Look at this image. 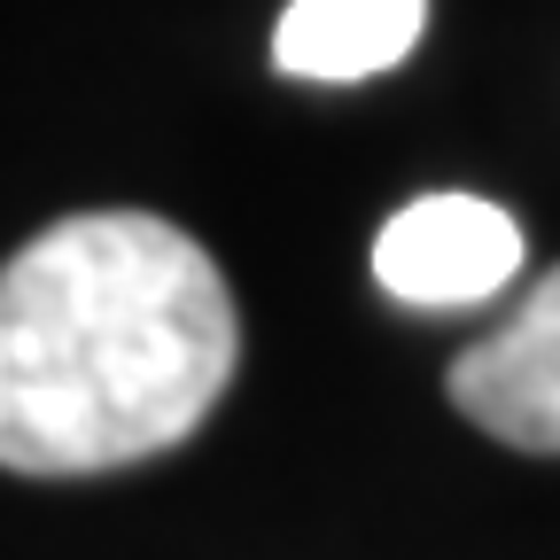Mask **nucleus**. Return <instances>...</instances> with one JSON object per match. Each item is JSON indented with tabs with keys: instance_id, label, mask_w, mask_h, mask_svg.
<instances>
[{
	"instance_id": "obj_3",
	"label": "nucleus",
	"mask_w": 560,
	"mask_h": 560,
	"mask_svg": "<svg viewBox=\"0 0 560 560\" xmlns=\"http://www.w3.org/2000/svg\"><path fill=\"white\" fill-rule=\"evenodd\" d=\"M452 405L514 452H560V265L452 359Z\"/></svg>"
},
{
	"instance_id": "obj_1",
	"label": "nucleus",
	"mask_w": 560,
	"mask_h": 560,
	"mask_svg": "<svg viewBox=\"0 0 560 560\" xmlns=\"http://www.w3.org/2000/svg\"><path fill=\"white\" fill-rule=\"evenodd\" d=\"M219 265L149 210H86L0 265V467L109 475L172 452L234 382Z\"/></svg>"
},
{
	"instance_id": "obj_4",
	"label": "nucleus",
	"mask_w": 560,
	"mask_h": 560,
	"mask_svg": "<svg viewBox=\"0 0 560 560\" xmlns=\"http://www.w3.org/2000/svg\"><path fill=\"white\" fill-rule=\"evenodd\" d=\"M420 24H429V0H296L272 32V62L312 86H350L405 62Z\"/></svg>"
},
{
	"instance_id": "obj_2",
	"label": "nucleus",
	"mask_w": 560,
	"mask_h": 560,
	"mask_svg": "<svg viewBox=\"0 0 560 560\" xmlns=\"http://www.w3.org/2000/svg\"><path fill=\"white\" fill-rule=\"evenodd\" d=\"M514 272H522V226L482 195H420L374 242V280L420 312L482 304Z\"/></svg>"
}]
</instances>
